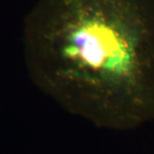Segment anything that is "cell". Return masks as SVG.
<instances>
[{
	"label": "cell",
	"mask_w": 154,
	"mask_h": 154,
	"mask_svg": "<svg viewBox=\"0 0 154 154\" xmlns=\"http://www.w3.org/2000/svg\"><path fill=\"white\" fill-rule=\"evenodd\" d=\"M23 48L74 111L118 130L154 120V0H38Z\"/></svg>",
	"instance_id": "cell-1"
}]
</instances>
